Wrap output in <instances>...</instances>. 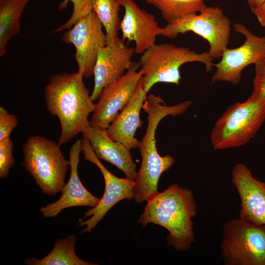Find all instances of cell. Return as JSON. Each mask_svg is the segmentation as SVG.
Segmentation results:
<instances>
[{"label": "cell", "mask_w": 265, "mask_h": 265, "mask_svg": "<svg viewBox=\"0 0 265 265\" xmlns=\"http://www.w3.org/2000/svg\"><path fill=\"white\" fill-rule=\"evenodd\" d=\"M231 22L218 6H207L200 12L170 23L162 27V36L175 38L180 34L192 32L205 39L212 58H221L227 48L231 35Z\"/></svg>", "instance_id": "obj_8"}, {"label": "cell", "mask_w": 265, "mask_h": 265, "mask_svg": "<svg viewBox=\"0 0 265 265\" xmlns=\"http://www.w3.org/2000/svg\"><path fill=\"white\" fill-rule=\"evenodd\" d=\"M93 11L105 28L107 44L118 38L120 6L117 0H91Z\"/></svg>", "instance_id": "obj_22"}, {"label": "cell", "mask_w": 265, "mask_h": 265, "mask_svg": "<svg viewBox=\"0 0 265 265\" xmlns=\"http://www.w3.org/2000/svg\"><path fill=\"white\" fill-rule=\"evenodd\" d=\"M30 0H3L0 1V56L6 53L10 39L20 31V20Z\"/></svg>", "instance_id": "obj_19"}, {"label": "cell", "mask_w": 265, "mask_h": 265, "mask_svg": "<svg viewBox=\"0 0 265 265\" xmlns=\"http://www.w3.org/2000/svg\"><path fill=\"white\" fill-rule=\"evenodd\" d=\"M191 105V101H185L167 106L159 96L150 94L147 97L142 109L147 114V126L139 141L138 148L142 161L134 180L133 199L136 202L147 201L159 193L158 185L161 175L175 161L172 156H161L157 151L155 134L159 124L167 115L174 116L184 113Z\"/></svg>", "instance_id": "obj_1"}, {"label": "cell", "mask_w": 265, "mask_h": 265, "mask_svg": "<svg viewBox=\"0 0 265 265\" xmlns=\"http://www.w3.org/2000/svg\"><path fill=\"white\" fill-rule=\"evenodd\" d=\"M76 237L68 236L63 239H59L54 243L50 253L41 259H27L24 261L28 265H93V264L84 261L78 257L75 245Z\"/></svg>", "instance_id": "obj_20"}, {"label": "cell", "mask_w": 265, "mask_h": 265, "mask_svg": "<svg viewBox=\"0 0 265 265\" xmlns=\"http://www.w3.org/2000/svg\"><path fill=\"white\" fill-rule=\"evenodd\" d=\"M232 181L240 199L239 217L265 226V183L254 177L243 163L235 165Z\"/></svg>", "instance_id": "obj_16"}, {"label": "cell", "mask_w": 265, "mask_h": 265, "mask_svg": "<svg viewBox=\"0 0 265 265\" xmlns=\"http://www.w3.org/2000/svg\"><path fill=\"white\" fill-rule=\"evenodd\" d=\"M19 121L14 114L9 113L3 106H0V141L10 137Z\"/></svg>", "instance_id": "obj_26"}, {"label": "cell", "mask_w": 265, "mask_h": 265, "mask_svg": "<svg viewBox=\"0 0 265 265\" xmlns=\"http://www.w3.org/2000/svg\"><path fill=\"white\" fill-rule=\"evenodd\" d=\"M196 213L192 191L176 183L147 201L138 222L142 227L152 223L165 228L169 232L168 244L185 251L195 241L192 218Z\"/></svg>", "instance_id": "obj_3"}, {"label": "cell", "mask_w": 265, "mask_h": 265, "mask_svg": "<svg viewBox=\"0 0 265 265\" xmlns=\"http://www.w3.org/2000/svg\"><path fill=\"white\" fill-rule=\"evenodd\" d=\"M142 79L132 99L106 130L111 139L130 150L138 148L139 144L134 135L137 129L142 125L140 113L147 98Z\"/></svg>", "instance_id": "obj_18"}, {"label": "cell", "mask_w": 265, "mask_h": 265, "mask_svg": "<svg viewBox=\"0 0 265 265\" xmlns=\"http://www.w3.org/2000/svg\"><path fill=\"white\" fill-rule=\"evenodd\" d=\"M81 151L83 159L95 164L99 168L105 184L104 193L99 203L95 207L88 210L82 219L88 217L90 218L80 223V226H85L82 231L84 233L90 232L118 202L125 199H133L135 181L127 178H119L109 171L95 154L88 140L84 138L82 140Z\"/></svg>", "instance_id": "obj_12"}, {"label": "cell", "mask_w": 265, "mask_h": 265, "mask_svg": "<svg viewBox=\"0 0 265 265\" xmlns=\"http://www.w3.org/2000/svg\"><path fill=\"white\" fill-rule=\"evenodd\" d=\"M79 73L52 76L45 88V99L49 112L56 116L61 127L58 144L61 145L82 133L90 126L89 114L95 104Z\"/></svg>", "instance_id": "obj_2"}, {"label": "cell", "mask_w": 265, "mask_h": 265, "mask_svg": "<svg viewBox=\"0 0 265 265\" xmlns=\"http://www.w3.org/2000/svg\"><path fill=\"white\" fill-rule=\"evenodd\" d=\"M235 30L245 37L240 46L225 49L221 59L213 63L216 68L212 81H225L236 85L240 80L242 71L251 64H255L265 54V36H258L244 25L234 23Z\"/></svg>", "instance_id": "obj_10"}, {"label": "cell", "mask_w": 265, "mask_h": 265, "mask_svg": "<svg viewBox=\"0 0 265 265\" xmlns=\"http://www.w3.org/2000/svg\"><path fill=\"white\" fill-rule=\"evenodd\" d=\"M206 0H145L156 8L167 23L198 13L207 5Z\"/></svg>", "instance_id": "obj_21"}, {"label": "cell", "mask_w": 265, "mask_h": 265, "mask_svg": "<svg viewBox=\"0 0 265 265\" xmlns=\"http://www.w3.org/2000/svg\"><path fill=\"white\" fill-rule=\"evenodd\" d=\"M70 1L73 6L70 17L65 23L55 28L53 32H60L70 29L77 21L92 11L91 0H63L59 4L58 10L65 9Z\"/></svg>", "instance_id": "obj_23"}, {"label": "cell", "mask_w": 265, "mask_h": 265, "mask_svg": "<svg viewBox=\"0 0 265 265\" xmlns=\"http://www.w3.org/2000/svg\"><path fill=\"white\" fill-rule=\"evenodd\" d=\"M138 62L120 78L104 88L95 104L90 121L91 126L106 130L135 93L144 74Z\"/></svg>", "instance_id": "obj_11"}, {"label": "cell", "mask_w": 265, "mask_h": 265, "mask_svg": "<svg viewBox=\"0 0 265 265\" xmlns=\"http://www.w3.org/2000/svg\"><path fill=\"white\" fill-rule=\"evenodd\" d=\"M3 0H0V1Z\"/></svg>", "instance_id": "obj_29"}, {"label": "cell", "mask_w": 265, "mask_h": 265, "mask_svg": "<svg viewBox=\"0 0 265 265\" xmlns=\"http://www.w3.org/2000/svg\"><path fill=\"white\" fill-rule=\"evenodd\" d=\"M103 26L93 11L77 21L61 36L62 42L73 44L76 49L78 73L83 78L93 75L101 49L107 44Z\"/></svg>", "instance_id": "obj_9"}, {"label": "cell", "mask_w": 265, "mask_h": 265, "mask_svg": "<svg viewBox=\"0 0 265 265\" xmlns=\"http://www.w3.org/2000/svg\"><path fill=\"white\" fill-rule=\"evenodd\" d=\"M117 0L124 9L120 27L122 39L134 42L135 53L142 54L156 43L158 36L162 35V27L152 14L140 7L134 0Z\"/></svg>", "instance_id": "obj_13"}, {"label": "cell", "mask_w": 265, "mask_h": 265, "mask_svg": "<svg viewBox=\"0 0 265 265\" xmlns=\"http://www.w3.org/2000/svg\"><path fill=\"white\" fill-rule=\"evenodd\" d=\"M134 48L129 47L117 38L100 51L94 69V86L91 97L99 98L102 90L122 77L132 66Z\"/></svg>", "instance_id": "obj_14"}, {"label": "cell", "mask_w": 265, "mask_h": 265, "mask_svg": "<svg viewBox=\"0 0 265 265\" xmlns=\"http://www.w3.org/2000/svg\"><path fill=\"white\" fill-rule=\"evenodd\" d=\"M82 134L83 138L89 142L98 158L115 165L125 173L126 178L135 180L136 166L132 160L130 149L111 139L106 130L97 127L90 126Z\"/></svg>", "instance_id": "obj_17"}, {"label": "cell", "mask_w": 265, "mask_h": 265, "mask_svg": "<svg viewBox=\"0 0 265 265\" xmlns=\"http://www.w3.org/2000/svg\"><path fill=\"white\" fill-rule=\"evenodd\" d=\"M256 16L260 25L265 27V0L258 7L251 10Z\"/></svg>", "instance_id": "obj_27"}, {"label": "cell", "mask_w": 265, "mask_h": 265, "mask_svg": "<svg viewBox=\"0 0 265 265\" xmlns=\"http://www.w3.org/2000/svg\"><path fill=\"white\" fill-rule=\"evenodd\" d=\"M14 144L10 137L0 141V178H6L15 162L13 156Z\"/></svg>", "instance_id": "obj_24"}, {"label": "cell", "mask_w": 265, "mask_h": 265, "mask_svg": "<svg viewBox=\"0 0 265 265\" xmlns=\"http://www.w3.org/2000/svg\"><path fill=\"white\" fill-rule=\"evenodd\" d=\"M264 0H246L251 11L258 7Z\"/></svg>", "instance_id": "obj_28"}, {"label": "cell", "mask_w": 265, "mask_h": 265, "mask_svg": "<svg viewBox=\"0 0 265 265\" xmlns=\"http://www.w3.org/2000/svg\"><path fill=\"white\" fill-rule=\"evenodd\" d=\"M82 140L78 139L69 151L70 174L64 184L60 198L56 201L40 208V212L46 218L57 216L62 210L71 207L88 206L95 207L100 199L93 195L83 186L78 174V165L80 161Z\"/></svg>", "instance_id": "obj_15"}, {"label": "cell", "mask_w": 265, "mask_h": 265, "mask_svg": "<svg viewBox=\"0 0 265 265\" xmlns=\"http://www.w3.org/2000/svg\"><path fill=\"white\" fill-rule=\"evenodd\" d=\"M253 90L249 98L265 99V54L255 64Z\"/></svg>", "instance_id": "obj_25"}, {"label": "cell", "mask_w": 265, "mask_h": 265, "mask_svg": "<svg viewBox=\"0 0 265 265\" xmlns=\"http://www.w3.org/2000/svg\"><path fill=\"white\" fill-rule=\"evenodd\" d=\"M265 120V99L250 98L229 106L211 133L215 150L244 145L253 138Z\"/></svg>", "instance_id": "obj_6"}, {"label": "cell", "mask_w": 265, "mask_h": 265, "mask_svg": "<svg viewBox=\"0 0 265 265\" xmlns=\"http://www.w3.org/2000/svg\"><path fill=\"white\" fill-rule=\"evenodd\" d=\"M60 145L45 137H29L23 146L22 165L43 193L53 196L60 191L69 165Z\"/></svg>", "instance_id": "obj_5"}, {"label": "cell", "mask_w": 265, "mask_h": 265, "mask_svg": "<svg viewBox=\"0 0 265 265\" xmlns=\"http://www.w3.org/2000/svg\"><path fill=\"white\" fill-rule=\"evenodd\" d=\"M220 250L226 265H265V226L239 217L228 220Z\"/></svg>", "instance_id": "obj_7"}, {"label": "cell", "mask_w": 265, "mask_h": 265, "mask_svg": "<svg viewBox=\"0 0 265 265\" xmlns=\"http://www.w3.org/2000/svg\"><path fill=\"white\" fill-rule=\"evenodd\" d=\"M213 59L209 53H197L187 47L172 44H154L141 55L138 63L144 71L143 85L147 95L152 87L159 82L179 85L180 69L183 64L192 62L205 65L207 72L213 67Z\"/></svg>", "instance_id": "obj_4"}]
</instances>
